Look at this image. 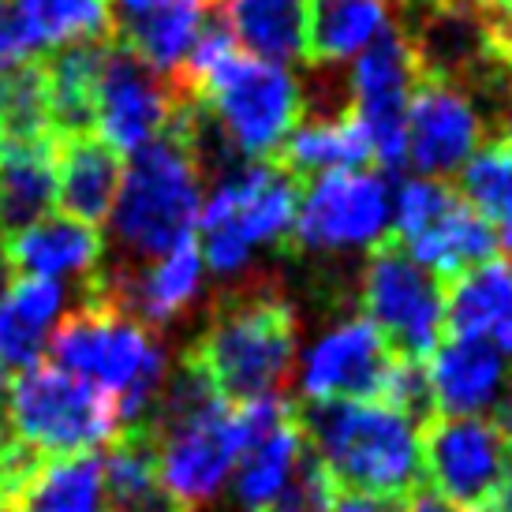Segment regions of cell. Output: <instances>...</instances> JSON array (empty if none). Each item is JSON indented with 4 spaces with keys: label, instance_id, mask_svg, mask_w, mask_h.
Returning <instances> with one entry per match:
<instances>
[{
    "label": "cell",
    "instance_id": "obj_21",
    "mask_svg": "<svg viewBox=\"0 0 512 512\" xmlns=\"http://www.w3.org/2000/svg\"><path fill=\"white\" fill-rule=\"evenodd\" d=\"M124 157L105 146L94 131L57 139V206L60 214L98 228L120 191Z\"/></svg>",
    "mask_w": 512,
    "mask_h": 512
},
{
    "label": "cell",
    "instance_id": "obj_22",
    "mask_svg": "<svg viewBox=\"0 0 512 512\" xmlns=\"http://www.w3.org/2000/svg\"><path fill=\"white\" fill-rule=\"evenodd\" d=\"M68 311V292L49 277H19L0 292V367L27 370L49 348V337Z\"/></svg>",
    "mask_w": 512,
    "mask_h": 512
},
{
    "label": "cell",
    "instance_id": "obj_28",
    "mask_svg": "<svg viewBox=\"0 0 512 512\" xmlns=\"http://www.w3.org/2000/svg\"><path fill=\"white\" fill-rule=\"evenodd\" d=\"M393 30V0H311L307 57L322 68L356 60Z\"/></svg>",
    "mask_w": 512,
    "mask_h": 512
},
{
    "label": "cell",
    "instance_id": "obj_11",
    "mask_svg": "<svg viewBox=\"0 0 512 512\" xmlns=\"http://www.w3.org/2000/svg\"><path fill=\"white\" fill-rule=\"evenodd\" d=\"M363 318L385 337V344L408 359H427L445 329V285L423 270L397 240L370 251L359 281Z\"/></svg>",
    "mask_w": 512,
    "mask_h": 512
},
{
    "label": "cell",
    "instance_id": "obj_35",
    "mask_svg": "<svg viewBox=\"0 0 512 512\" xmlns=\"http://www.w3.org/2000/svg\"><path fill=\"white\" fill-rule=\"evenodd\" d=\"M38 49L30 42V34L23 30L19 15H15L12 0H0V75L15 72L23 64H34Z\"/></svg>",
    "mask_w": 512,
    "mask_h": 512
},
{
    "label": "cell",
    "instance_id": "obj_37",
    "mask_svg": "<svg viewBox=\"0 0 512 512\" xmlns=\"http://www.w3.org/2000/svg\"><path fill=\"white\" fill-rule=\"evenodd\" d=\"M397 512H460V509H453V505L441 498V494H434L430 486H419L415 494H408V498L400 501Z\"/></svg>",
    "mask_w": 512,
    "mask_h": 512
},
{
    "label": "cell",
    "instance_id": "obj_4",
    "mask_svg": "<svg viewBox=\"0 0 512 512\" xmlns=\"http://www.w3.org/2000/svg\"><path fill=\"white\" fill-rule=\"evenodd\" d=\"M228 404L277 397L299 359V318L266 281L243 285L214 303L210 326L184 352Z\"/></svg>",
    "mask_w": 512,
    "mask_h": 512
},
{
    "label": "cell",
    "instance_id": "obj_3",
    "mask_svg": "<svg viewBox=\"0 0 512 512\" xmlns=\"http://www.w3.org/2000/svg\"><path fill=\"white\" fill-rule=\"evenodd\" d=\"M314 456L344 490L404 501L423 486V423L382 400H322L299 412Z\"/></svg>",
    "mask_w": 512,
    "mask_h": 512
},
{
    "label": "cell",
    "instance_id": "obj_16",
    "mask_svg": "<svg viewBox=\"0 0 512 512\" xmlns=\"http://www.w3.org/2000/svg\"><path fill=\"white\" fill-rule=\"evenodd\" d=\"M393 348L370 318H341L307 348L299 367V393L307 404L322 400H374L393 363Z\"/></svg>",
    "mask_w": 512,
    "mask_h": 512
},
{
    "label": "cell",
    "instance_id": "obj_31",
    "mask_svg": "<svg viewBox=\"0 0 512 512\" xmlns=\"http://www.w3.org/2000/svg\"><path fill=\"white\" fill-rule=\"evenodd\" d=\"M460 195L486 225L498 247L512 258V146L505 139L483 143L460 169Z\"/></svg>",
    "mask_w": 512,
    "mask_h": 512
},
{
    "label": "cell",
    "instance_id": "obj_33",
    "mask_svg": "<svg viewBox=\"0 0 512 512\" xmlns=\"http://www.w3.org/2000/svg\"><path fill=\"white\" fill-rule=\"evenodd\" d=\"M8 139H57L49 120L42 60L0 75V143Z\"/></svg>",
    "mask_w": 512,
    "mask_h": 512
},
{
    "label": "cell",
    "instance_id": "obj_38",
    "mask_svg": "<svg viewBox=\"0 0 512 512\" xmlns=\"http://www.w3.org/2000/svg\"><path fill=\"white\" fill-rule=\"evenodd\" d=\"M490 415H494V419H490V427L498 430L501 441H509V445H512V382L501 389V397L494 400Z\"/></svg>",
    "mask_w": 512,
    "mask_h": 512
},
{
    "label": "cell",
    "instance_id": "obj_8",
    "mask_svg": "<svg viewBox=\"0 0 512 512\" xmlns=\"http://www.w3.org/2000/svg\"><path fill=\"white\" fill-rule=\"evenodd\" d=\"M251 441L240 404L210 400L199 412L154 430L157 483L172 509L199 512L225 490Z\"/></svg>",
    "mask_w": 512,
    "mask_h": 512
},
{
    "label": "cell",
    "instance_id": "obj_17",
    "mask_svg": "<svg viewBox=\"0 0 512 512\" xmlns=\"http://www.w3.org/2000/svg\"><path fill=\"white\" fill-rule=\"evenodd\" d=\"M124 53L176 79L206 30L210 0H105Z\"/></svg>",
    "mask_w": 512,
    "mask_h": 512
},
{
    "label": "cell",
    "instance_id": "obj_29",
    "mask_svg": "<svg viewBox=\"0 0 512 512\" xmlns=\"http://www.w3.org/2000/svg\"><path fill=\"white\" fill-rule=\"evenodd\" d=\"M105 49H109L105 42L64 45V49H53L49 60H42L49 120H53V135H57V139L90 131L94 86H98Z\"/></svg>",
    "mask_w": 512,
    "mask_h": 512
},
{
    "label": "cell",
    "instance_id": "obj_25",
    "mask_svg": "<svg viewBox=\"0 0 512 512\" xmlns=\"http://www.w3.org/2000/svg\"><path fill=\"white\" fill-rule=\"evenodd\" d=\"M0 505L12 512H105L101 456H42Z\"/></svg>",
    "mask_w": 512,
    "mask_h": 512
},
{
    "label": "cell",
    "instance_id": "obj_7",
    "mask_svg": "<svg viewBox=\"0 0 512 512\" xmlns=\"http://www.w3.org/2000/svg\"><path fill=\"white\" fill-rule=\"evenodd\" d=\"M0 415L12 438L38 456L94 453L120 434V412L109 393L45 363L19 370L8 382Z\"/></svg>",
    "mask_w": 512,
    "mask_h": 512
},
{
    "label": "cell",
    "instance_id": "obj_36",
    "mask_svg": "<svg viewBox=\"0 0 512 512\" xmlns=\"http://www.w3.org/2000/svg\"><path fill=\"white\" fill-rule=\"evenodd\" d=\"M326 512H397V501H385V498H374V494H363V490H344V486H337V494H333Z\"/></svg>",
    "mask_w": 512,
    "mask_h": 512
},
{
    "label": "cell",
    "instance_id": "obj_24",
    "mask_svg": "<svg viewBox=\"0 0 512 512\" xmlns=\"http://www.w3.org/2000/svg\"><path fill=\"white\" fill-rule=\"evenodd\" d=\"M57 206V139L0 143V236L42 221Z\"/></svg>",
    "mask_w": 512,
    "mask_h": 512
},
{
    "label": "cell",
    "instance_id": "obj_12",
    "mask_svg": "<svg viewBox=\"0 0 512 512\" xmlns=\"http://www.w3.org/2000/svg\"><path fill=\"white\" fill-rule=\"evenodd\" d=\"M419 60L408 34L397 27L367 45L348 72V113L367 135L370 157L382 169L408 161V101H412Z\"/></svg>",
    "mask_w": 512,
    "mask_h": 512
},
{
    "label": "cell",
    "instance_id": "obj_42",
    "mask_svg": "<svg viewBox=\"0 0 512 512\" xmlns=\"http://www.w3.org/2000/svg\"><path fill=\"white\" fill-rule=\"evenodd\" d=\"M501 139L512 146V105L505 109V124H501Z\"/></svg>",
    "mask_w": 512,
    "mask_h": 512
},
{
    "label": "cell",
    "instance_id": "obj_14",
    "mask_svg": "<svg viewBox=\"0 0 512 512\" xmlns=\"http://www.w3.org/2000/svg\"><path fill=\"white\" fill-rule=\"evenodd\" d=\"M505 441L483 415H430L423 423V479L460 512L490 509L501 494Z\"/></svg>",
    "mask_w": 512,
    "mask_h": 512
},
{
    "label": "cell",
    "instance_id": "obj_46",
    "mask_svg": "<svg viewBox=\"0 0 512 512\" xmlns=\"http://www.w3.org/2000/svg\"><path fill=\"white\" fill-rule=\"evenodd\" d=\"M0 512H12V509H4V505H0Z\"/></svg>",
    "mask_w": 512,
    "mask_h": 512
},
{
    "label": "cell",
    "instance_id": "obj_2",
    "mask_svg": "<svg viewBox=\"0 0 512 512\" xmlns=\"http://www.w3.org/2000/svg\"><path fill=\"white\" fill-rule=\"evenodd\" d=\"M53 367L98 385L116 400L120 430H143L169 374L154 329L128 314L101 285V273L83 285V303L64 314L49 337Z\"/></svg>",
    "mask_w": 512,
    "mask_h": 512
},
{
    "label": "cell",
    "instance_id": "obj_44",
    "mask_svg": "<svg viewBox=\"0 0 512 512\" xmlns=\"http://www.w3.org/2000/svg\"><path fill=\"white\" fill-rule=\"evenodd\" d=\"M483 512H512V505H505V501H494L490 509H483Z\"/></svg>",
    "mask_w": 512,
    "mask_h": 512
},
{
    "label": "cell",
    "instance_id": "obj_45",
    "mask_svg": "<svg viewBox=\"0 0 512 512\" xmlns=\"http://www.w3.org/2000/svg\"><path fill=\"white\" fill-rule=\"evenodd\" d=\"M4 438H8V427H4V415H0V445H4Z\"/></svg>",
    "mask_w": 512,
    "mask_h": 512
},
{
    "label": "cell",
    "instance_id": "obj_30",
    "mask_svg": "<svg viewBox=\"0 0 512 512\" xmlns=\"http://www.w3.org/2000/svg\"><path fill=\"white\" fill-rule=\"evenodd\" d=\"M101 475H105V501H113L116 512H180L161 494L150 430H120L109 456H101Z\"/></svg>",
    "mask_w": 512,
    "mask_h": 512
},
{
    "label": "cell",
    "instance_id": "obj_39",
    "mask_svg": "<svg viewBox=\"0 0 512 512\" xmlns=\"http://www.w3.org/2000/svg\"><path fill=\"white\" fill-rule=\"evenodd\" d=\"M498 501L512 505V445L505 449V460H501V494Z\"/></svg>",
    "mask_w": 512,
    "mask_h": 512
},
{
    "label": "cell",
    "instance_id": "obj_9",
    "mask_svg": "<svg viewBox=\"0 0 512 512\" xmlns=\"http://www.w3.org/2000/svg\"><path fill=\"white\" fill-rule=\"evenodd\" d=\"M393 232L408 255L441 285L498 255V236L464 195L438 176H412L393 195Z\"/></svg>",
    "mask_w": 512,
    "mask_h": 512
},
{
    "label": "cell",
    "instance_id": "obj_34",
    "mask_svg": "<svg viewBox=\"0 0 512 512\" xmlns=\"http://www.w3.org/2000/svg\"><path fill=\"white\" fill-rule=\"evenodd\" d=\"M333 494H337V479L329 475V468L307 445V456L299 460L296 475L288 479V486L270 505V512H326Z\"/></svg>",
    "mask_w": 512,
    "mask_h": 512
},
{
    "label": "cell",
    "instance_id": "obj_19",
    "mask_svg": "<svg viewBox=\"0 0 512 512\" xmlns=\"http://www.w3.org/2000/svg\"><path fill=\"white\" fill-rule=\"evenodd\" d=\"M427 385L434 415H483L509 385V359L486 337H453L427 359Z\"/></svg>",
    "mask_w": 512,
    "mask_h": 512
},
{
    "label": "cell",
    "instance_id": "obj_23",
    "mask_svg": "<svg viewBox=\"0 0 512 512\" xmlns=\"http://www.w3.org/2000/svg\"><path fill=\"white\" fill-rule=\"evenodd\" d=\"M221 30L243 53L273 64H296L307 57L311 0H217Z\"/></svg>",
    "mask_w": 512,
    "mask_h": 512
},
{
    "label": "cell",
    "instance_id": "obj_1",
    "mask_svg": "<svg viewBox=\"0 0 512 512\" xmlns=\"http://www.w3.org/2000/svg\"><path fill=\"white\" fill-rule=\"evenodd\" d=\"M176 83L195 94L240 161H266L303 116V90L285 64L243 53L221 27H206Z\"/></svg>",
    "mask_w": 512,
    "mask_h": 512
},
{
    "label": "cell",
    "instance_id": "obj_27",
    "mask_svg": "<svg viewBox=\"0 0 512 512\" xmlns=\"http://www.w3.org/2000/svg\"><path fill=\"white\" fill-rule=\"evenodd\" d=\"M512 322V258H486L445 281V329L453 337H486Z\"/></svg>",
    "mask_w": 512,
    "mask_h": 512
},
{
    "label": "cell",
    "instance_id": "obj_32",
    "mask_svg": "<svg viewBox=\"0 0 512 512\" xmlns=\"http://www.w3.org/2000/svg\"><path fill=\"white\" fill-rule=\"evenodd\" d=\"M12 4L38 57L64 45L101 42L109 30L105 0H12Z\"/></svg>",
    "mask_w": 512,
    "mask_h": 512
},
{
    "label": "cell",
    "instance_id": "obj_20",
    "mask_svg": "<svg viewBox=\"0 0 512 512\" xmlns=\"http://www.w3.org/2000/svg\"><path fill=\"white\" fill-rule=\"evenodd\" d=\"M4 251L15 270H23L27 277H49V281L79 277L83 285H90L101 273L105 240L98 228L75 217L45 214L42 221L4 236Z\"/></svg>",
    "mask_w": 512,
    "mask_h": 512
},
{
    "label": "cell",
    "instance_id": "obj_13",
    "mask_svg": "<svg viewBox=\"0 0 512 512\" xmlns=\"http://www.w3.org/2000/svg\"><path fill=\"white\" fill-rule=\"evenodd\" d=\"M180 101H184V86L176 79L157 75L120 45H109L101 60L98 86H94L90 131L120 157H128L172 128Z\"/></svg>",
    "mask_w": 512,
    "mask_h": 512
},
{
    "label": "cell",
    "instance_id": "obj_26",
    "mask_svg": "<svg viewBox=\"0 0 512 512\" xmlns=\"http://www.w3.org/2000/svg\"><path fill=\"white\" fill-rule=\"evenodd\" d=\"M277 165L292 176H322V172L363 169L370 157V143L359 120L348 109L341 113L299 116L296 128L285 135L277 150Z\"/></svg>",
    "mask_w": 512,
    "mask_h": 512
},
{
    "label": "cell",
    "instance_id": "obj_10",
    "mask_svg": "<svg viewBox=\"0 0 512 512\" xmlns=\"http://www.w3.org/2000/svg\"><path fill=\"white\" fill-rule=\"evenodd\" d=\"M393 232V191L378 172L341 169L299 187L288 243L307 255L374 251Z\"/></svg>",
    "mask_w": 512,
    "mask_h": 512
},
{
    "label": "cell",
    "instance_id": "obj_6",
    "mask_svg": "<svg viewBox=\"0 0 512 512\" xmlns=\"http://www.w3.org/2000/svg\"><path fill=\"white\" fill-rule=\"evenodd\" d=\"M214 180L195 225L202 266L217 277H243L262 247L288 243L299 184L277 161H240Z\"/></svg>",
    "mask_w": 512,
    "mask_h": 512
},
{
    "label": "cell",
    "instance_id": "obj_15",
    "mask_svg": "<svg viewBox=\"0 0 512 512\" xmlns=\"http://www.w3.org/2000/svg\"><path fill=\"white\" fill-rule=\"evenodd\" d=\"M486 116L456 79L419 75L408 101V161L419 176H453L468 165V157L483 146Z\"/></svg>",
    "mask_w": 512,
    "mask_h": 512
},
{
    "label": "cell",
    "instance_id": "obj_5",
    "mask_svg": "<svg viewBox=\"0 0 512 512\" xmlns=\"http://www.w3.org/2000/svg\"><path fill=\"white\" fill-rule=\"evenodd\" d=\"M202 210V169L180 124V109L172 128L150 146L128 154L120 191L109 210L116 247L131 262H146L191 240Z\"/></svg>",
    "mask_w": 512,
    "mask_h": 512
},
{
    "label": "cell",
    "instance_id": "obj_41",
    "mask_svg": "<svg viewBox=\"0 0 512 512\" xmlns=\"http://www.w3.org/2000/svg\"><path fill=\"white\" fill-rule=\"evenodd\" d=\"M494 344H498V348H501V352H505V356H512V322H509V326H505V329H501V333H498V341H494Z\"/></svg>",
    "mask_w": 512,
    "mask_h": 512
},
{
    "label": "cell",
    "instance_id": "obj_40",
    "mask_svg": "<svg viewBox=\"0 0 512 512\" xmlns=\"http://www.w3.org/2000/svg\"><path fill=\"white\" fill-rule=\"evenodd\" d=\"M12 285V262H8V251H4V236H0V292Z\"/></svg>",
    "mask_w": 512,
    "mask_h": 512
},
{
    "label": "cell",
    "instance_id": "obj_43",
    "mask_svg": "<svg viewBox=\"0 0 512 512\" xmlns=\"http://www.w3.org/2000/svg\"><path fill=\"white\" fill-rule=\"evenodd\" d=\"M4 393H8V370L0 367V404H4Z\"/></svg>",
    "mask_w": 512,
    "mask_h": 512
},
{
    "label": "cell",
    "instance_id": "obj_18",
    "mask_svg": "<svg viewBox=\"0 0 512 512\" xmlns=\"http://www.w3.org/2000/svg\"><path fill=\"white\" fill-rule=\"evenodd\" d=\"M202 281L206 266L195 240L176 243L172 251L146 258L143 266H131L124 273L101 270V285L113 296V303L135 314L143 326H172L202 296Z\"/></svg>",
    "mask_w": 512,
    "mask_h": 512
}]
</instances>
